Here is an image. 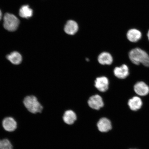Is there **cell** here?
I'll use <instances>...</instances> for the list:
<instances>
[{
    "label": "cell",
    "mask_w": 149,
    "mask_h": 149,
    "mask_svg": "<svg viewBox=\"0 0 149 149\" xmlns=\"http://www.w3.org/2000/svg\"><path fill=\"white\" fill-rule=\"evenodd\" d=\"M130 61L136 65L141 64L146 67H149V56L144 50L139 48L132 49L129 53Z\"/></svg>",
    "instance_id": "cell-1"
},
{
    "label": "cell",
    "mask_w": 149,
    "mask_h": 149,
    "mask_svg": "<svg viewBox=\"0 0 149 149\" xmlns=\"http://www.w3.org/2000/svg\"><path fill=\"white\" fill-rule=\"evenodd\" d=\"M23 104L27 110L33 114L41 113L43 109L42 105L34 96L26 97L24 100Z\"/></svg>",
    "instance_id": "cell-2"
},
{
    "label": "cell",
    "mask_w": 149,
    "mask_h": 149,
    "mask_svg": "<svg viewBox=\"0 0 149 149\" xmlns=\"http://www.w3.org/2000/svg\"><path fill=\"white\" fill-rule=\"evenodd\" d=\"M3 27L7 30L14 31L17 29L19 20L15 16L9 13L5 14L3 17Z\"/></svg>",
    "instance_id": "cell-3"
},
{
    "label": "cell",
    "mask_w": 149,
    "mask_h": 149,
    "mask_svg": "<svg viewBox=\"0 0 149 149\" xmlns=\"http://www.w3.org/2000/svg\"><path fill=\"white\" fill-rule=\"evenodd\" d=\"M2 125L6 131L9 133L14 132L17 129L18 123L15 119L11 116L6 117L2 122Z\"/></svg>",
    "instance_id": "cell-4"
},
{
    "label": "cell",
    "mask_w": 149,
    "mask_h": 149,
    "mask_svg": "<svg viewBox=\"0 0 149 149\" xmlns=\"http://www.w3.org/2000/svg\"><path fill=\"white\" fill-rule=\"evenodd\" d=\"M89 107L95 111H99L104 106V102L101 96L98 95L92 96L87 102Z\"/></svg>",
    "instance_id": "cell-5"
},
{
    "label": "cell",
    "mask_w": 149,
    "mask_h": 149,
    "mask_svg": "<svg viewBox=\"0 0 149 149\" xmlns=\"http://www.w3.org/2000/svg\"><path fill=\"white\" fill-rule=\"evenodd\" d=\"M98 131L102 133H107L112 129V123L110 120L104 117L100 118L97 123Z\"/></svg>",
    "instance_id": "cell-6"
},
{
    "label": "cell",
    "mask_w": 149,
    "mask_h": 149,
    "mask_svg": "<svg viewBox=\"0 0 149 149\" xmlns=\"http://www.w3.org/2000/svg\"><path fill=\"white\" fill-rule=\"evenodd\" d=\"M62 118L65 124L68 125H71L74 124L77 120V115L73 110L68 109L64 111Z\"/></svg>",
    "instance_id": "cell-7"
},
{
    "label": "cell",
    "mask_w": 149,
    "mask_h": 149,
    "mask_svg": "<svg viewBox=\"0 0 149 149\" xmlns=\"http://www.w3.org/2000/svg\"><path fill=\"white\" fill-rule=\"evenodd\" d=\"M134 91L138 95L144 96L148 95L149 93V87L144 81L137 82L134 87Z\"/></svg>",
    "instance_id": "cell-8"
},
{
    "label": "cell",
    "mask_w": 149,
    "mask_h": 149,
    "mask_svg": "<svg viewBox=\"0 0 149 149\" xmlns=\"http://www.w3.org/2000/svg\"><path fill=\"white\" fill-rule=\"evenodd\" d=\"M95 83V87L100 92H105L109 88V80L104 76L97 78Z\"/></svg>",
    "instance_id": "cell-9"
},
{
    "label": "cell",
    "mask_w": 149,
    "mask_h": 149,
    "mask_svg": "<svg viewBox=\"0 0 149 149\" xmlns=\"http://www.w3.org/2000/svg\"><path fill=\"white\" fill-rule=\"evenodd\" d=\"M114 75L119 79H125L129 74V68L125 64H123L120 67L115 68L113 70Z\"/></svg>",
    "instance_id": "cell-10"
},
{
    "label": "cell",
    "mask_w": 149,
    "mask_h": 149,
    "mask_svg": "<svg viewBox=\"0 0 149 149\" xmlns=\"http://www.w3.org/2000/svg\"><path fill=\"white\" fill-rule=\"evenodd\" d=\"M128 105L132 111H136L141 109L143 102L139 97L134 96L128 100Z\"/></svg>",
    "instance_id": "cell-11"
},
{
    "label": "cell",
    "mask_w": 149,
    "mask_h": 149,
    "mask_svg": "<svg viewBox=\"0 0 149 149\" xmlns=\"http://www.w3.org/2000/svg\"><path fill=\"white\" fill-rule=\"evenodd\" d=\"M142 37V33L140 31L136 29L129 30L127 33V37L130 42H138Z\"/></svg>",
    "instance_id": "cell-12"
},
{
    "label": "cell",
    "mask_w": 149,
    "mask_h": 149,
    "mask_svg": "<svg viewBox=\"0 0 149 149\" xmlns=\"http://www.w3.org/2000/svg\"><path fill=\"white\" fill-rule=\"evenodd\" d=\"M79 26L77 23L74 20H70L67 22L64 27V31L67 34L74 35L77 33Z\"/></svg>",
    "instance_id": "cell-13"
},
{
    "label": "cell",
    "mask_w": 149,
    "mask_h": 149,
    "mask_svg": "<svg viewBox=\"0 0 149 149\" xmlns=\"http://www.w3.org/2000/svg\"><path fill=\"white\" fill-rule=\"evenodd\" d=\"M98 61L102 65H110L112 63L113 58L110 54L104 52L100 54L98 57Z\"/></svg>",
    "instance_id": "cell-14"
},
{
    "label": "cell",
    "mask_w": 149,
    "mask_h": 149,
    "mask_svg": "<svg viewBox=\"0 0 149 149\" xmlns=\"http://www.w3.org/2000/svg\"><path fill=\"white\" fill-rule=\"evenodd\" d=\"M6 58L8 61L14 65L19 64L22 61V55L17 52H12L10 54L7 55Z\"/></svg>",
    "instance_id": "cell-15"
},
{
    "label": "cell",
    "mask_w": 149,
    "mask_h": 149,
    "mask_svg": "<svg viewBox=\"0 0 149 149\" xmlns=\"http://www.w3.org/2000/svg\"><path fill=\"white\" fill-rule=\"evenodd\" d=\"M33 11L29 5H24L20 8L19 15L21 17L28 18L32 16Z\"/></svg>",
    "instance_id": "cell-16"
},
{
    "label": "cell",
    "mask_w": 149,
    "mask_h": 149,
    "mask_svg": "<svg viewBox=\"0 0 149 149\" xmlns=\"http://www.w3.org/2000/svg\"><path fill=\"white\" fill-rule=\"evenodd\" d=\"M0 149H13L10 141L6 138L0 139Z\"/></svg>",
    "instance_id": "cell-17"
},
{
    "label": "cell",
    "mask_w": 149,
    "mask_h": 149,
    "mask_svg": "<svg viewBox=\"0 0 149 149\" xmlns=\"http://www.w3.org/2000/svg\"><path fill=\"white\" fill-rule=\"evenodd\" d=\"M2 16V13L1 10H0V20L1 19Z\"/></svg>",
    "instance_id": "cell-18"
},
{
    "label": "cell",
    "mask_w": 149,
    "mask_h": 149,
    "mask_svg": "<svg viewBox=\"0 0 149 149\" xmlns=\"http://www.w3.org/2000/svg\"><path fill=\"white\" fill-rule=\"evenodd\" d=\"M147 36H148V40H149V30L148 31V34H147Z\"/></svg>",
    "instance_id": "cell-19"
},
{
    "label": "cell",
    "mask_w": 149,
    "mask_h": 149,
    "mask_svg": "<svg viewBox=\"0 0 149 149\" xmlns=\"http://www.w3.org/2000/svg\"></svg>",
    "instance_id": "cell-20"
}]
</instances>
